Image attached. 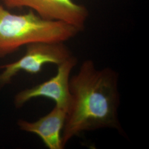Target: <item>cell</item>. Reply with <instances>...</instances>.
Masks as SVG:
<instances>
[{"label":"cell","mask_w":149,"mask_h":149,"mask_svg":"<svg viewBox=\"0 0 149 149\" xmlns=\"http://www.w3.org/2000/svg\"><path fill=\"white\" fill-rule=\"evenodd\" d=\"M118 78L114 70L98 69L91 60L84 61L70 77V100L61 133L64 147L85 132L104 128L122 132L118 118Z\"/></svg>","instance_id":"obj_1"},{"label":"cell","mask_w":149,"mask_h":149,"mask_svg":"<svg viewBox=\"0 0 149 149\" xmlns=\"http://www.w3.org/2000/svg\"><path fill=\"white\" fill-rule=\"evenodd\" d=\"M80 32L63 22L43 18L33 10L13 14L0 3V58L32 43H64Z\"/></svg>","instance_id":"obj_2"},{"label":"cell","mask_w":149,"mask_h":149,"mask_svg":"<svg viewBox=\"0 0 149 149\" xmlns=\"http://www.w3.org/2000/svg\"><path fill=\"white\" fill-rule=\"evenodd\" d=\"M64 43H36L27 45L26 53L15 62L0 66V89L11 83L19 72H40L45 64H61L73 55Z\"/></svg>","instance_id":"obj_3"},{"label":"cell","mask_w":149,"mask_h":149,"mask_svg":"<svg viewBox=\"0 0 149 149\" xmlns=\"http://www.w3.org/2000/svg\"><path fill=\"white\" fill-rule=\"evenodd\" d=\"M77 64V59L72 55L59 64L57 72L53 77L17 93L13 101L15 106L20 108L33 98L44 97L52 100L55 103V106L67 110L70 100V76Z\"/></svg>","instance_id":"obj_4"},{"label":"cell","mask_w":149,"mask_h":149,"mask_svg":"<svg viewBox=\"0 0 149 149\" xmlns=\"http://www.w3.org/2000/svg\"><path fill=\"white\" fill-rule=\"evenodd\" d=\"M8 8L26 7L35 11L43 18L63 22L78 28L85 27L88 17L85 7L73 0H3Z\"/></svg>","instance_id":"obj_5"},{"label":"cell","mask_w":149,"mask_h":149,"mask_svg":"<svg viewBox=\"0 0 149 149\" xmlns=\"http://www.w3.org/2000/svg\"><path fill=\"white\" fill-rule=\"evenodd\" d=\"M66 112V109L55 106L48 114L37 120L28 122L19 119L17 125L22 131L38 135L48 149H63L61 133Z\"/></svg>","instance_id":"obj_6"}]
</instances>
